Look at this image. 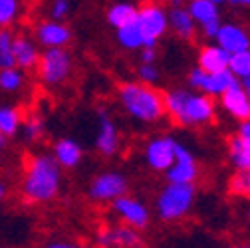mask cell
I'll return each instance as SVG.
<instances>
[{"label": "cell", "instance_id": "cell-30", "mask_svg": "<svg viewBox=\"0 0 250 248\" xmlns=\"http://www.w3.org/2000/svg\"><path fill=\"white\" fill-rule=\"evenodd\" d=\"M229 70L238 80H244L246 76H250V50H242V52L230 54V58H229Z\"/></svg>", "mask_w": 250, "mask_h": 248}, {"label": "cell", "instance_id": "cell-15", "mask_svg": "<svg viewBox=\"0 0 250 248\" xmlns=\"http://www.w3.org/2000/svg\"><path fill=\"white\" fill-rule=\"evenodd\" d=\"M214 40H216V46H221L229 54L250 50V34L238 24H221Z\"/></svg>", "mask_w": 250, "mask_h": 248}, {"label": "cell", "instance_id": "cell-13", "mask_svg": "<svg viewBox=\"0 0 250 248\" xmlns=\"http://www.w3.org/2000/svg\"><path fill=\"white\" fill-rule=\"evenodd\" d=\"M100 125L96 135V149L104 157H113L119 153V131L105 109H100Z\"/></svg>", "mask_w": 250, "mask_h": 248}, {"label": "cell", "instance_id": "cell-9", "mask_svg": "<svg viewBox=\"0 0 250 248\" xmlns=\"http://www.w3.org/2000/svg\"><path fill=\"white\" fill-rule=\"evenodd\" d=\"M96 242L100 248H141L143 240L139 230L133 227H102L96 234Z\"/></svg>", "mask_w": 250, "mask_h": 248}, {"label": "cell", "instance_id": "cell-21", "mask_svg": "<svg viewBox=\"0 0 250 248\" xmlns=\"http://www.w3.org/2000/svg\"><path fill=\"white\" fill-rule=\"evenodd\" d=\"M135 18H137V6L133 2H129V0H119V2L111 4L105 12L107 24L115 30L129 24V22H135Z\"/></svg>", "mask_w": 250, "mask_h": 248}, {"label": "cell", "instance_id": "cell-44", "mask_svg": "<svg viewBox=\"0 0 250 248\" xmlns=\"http://www.w3.org/2000/svg\"><path fill=\"white\" fill-rule=\"evenodd\" d=\"M246 216H248V221H250V208H248V214H246Z\"/></svg>", "mask_w": 250, "mask_h": 248}, {"label": "cell", "instance_id": "cell-28", "mask_svg": "<svg viewBox=\"0 0 250 248\" xmlns=\"http://www.w3.org/2000/svg\"><path fill=\"white\" fill-rule=\"evenodd\" d=\"M12 40H14L12 30L10 28H0V70L16 66L14 56H12Z\"/></svg>", "mask_w": 250, "mask_h": 248}, {"label": "cell", "instance_id": "cell-12", "mask_svg": "<svg viewBox=\"0 0 250 248\" xmlns=\"http://www.w3.org/2000/svg\"><path fill=\"white\" fill-rule=\"evenodd\" d=\"M175 143H177V139H173L169 135L153 137L145 145V161H147V165L153 171L165 173L175 161Z\"/></svg>", "mask_w": 250, "mask_h": 248}, {"label": "cell", "instance_id": "cell-20", "mask_svg": "<svg viewBox=\"0 0 250 248\" xmlns=\"http://www.w3.org/2000/svg\"><path fill=\"white\" fill-rule=\"evenodd\" d=\"M229 161L240 173L250 171V137L238 133L229 139Z\"/></svg>", "mask_w": 250, "mask_h": 248}, {"label": "cell", "instance_id": "cell-37", "mask_svg": "<svg viewBox=\"0 0 250 248\" xmlns=\"http://www.w3.org/2000/svg\"><path fill=\"white\" fill-rule=\"evenodd\" d=\"M229 4L236 8H250V0H229Z\"/></svg>", "mask_w": 250, "mask_h": 248}, {"label": "cell", "instance_id": "cell-46", "mask_svg": "<svg viewBox=\"0 0 250 248\" xmlns=\"http://www.w3.org/2000/svg\"><path fill=\"white\" fill-rule=\"evenodd\" d=\"M248 248H250V244H248Z\"/></svg>", "mask_w": 250, "mask_h": 248}, {"label": "cell", "instance_id": "cell-14", "mask_svg": "<svg viewBox=\"0 0 250 248\" xmlns=\"http://www.w3.org/2000/svg\"><path fill=\"white\" fill-rule=\"evenodd\" d=\"M12 56H14V64L16 68H20L22 72L26 70H34L40 58V46L36 44V40H32L30 36L24 34H14L12 40Z\"/></svg>", "mask_w": 250, "mask_h": 248}, {"label": "cell", "instance_id": "cell-1", "mask_svg": "<svg viewBox=\"0 0 250 248\" xmlns=\"http://www.w3.org/2000/svg\"><path fill=\"white\" fill-rule=\"evenodd\" d=\"M62 167L52 153H36L28 159L22 175V197L30 205H44L54 201L62 189Z\"/></svg>", "mask_w": 250, "mask_h": 248}, {"label": "cell", "instance_id": "cell-26", "mask_svg": "<svg viewBox=\"0 0 250 248\" xmlns=\"http://www.w3.org/2000/svg\"><path fill=\"white\" fill-rule=\"evenodd\" d=\"M24 85H26V80L20 68L12 66V68L0 70V91H4V94H18Z\"/></svg>", "mask_w": 250, "mask_h": 248}, {"label": "cell", "instance_id": "cell-43", "mask_svg": "<svg viewBox=\"0 0 250 248\" xmlns=\"http://www.w3.org/2000/svg\"><path fill=\"white\" fill-rule=\"evenodd\" d=\"M210 2H214L216 6H221V4H229V0H210Z\"/></svg>", "mask_w": 250, "mask_h": 248}, {"label": "cell", "instance_id": "cell-24", "mask_svg": "<svg viewBox=\"0 0 250 248\" xmlns=\"http://www.w3.org/2000/svg\"><path fill=\"white\" fill-rule=\"evenodd\" d=\"M22 111L14 105H0V133L14 137L20 133Z\"/></svg>", "mask_w": 250, "mask_h": 248}, {"label": "cell", "instance_id": "cell-7", "mask_svg": "<svg viewBox=\"0 0 250 248\" xmlns=\"http://www.w3.org/2000/svg\"><path fill=\"white\" fill-rule=\"evenodd\" d=\"M187 83H189L191 89L195 91H201V94H207L210 98H218L223 96L225 91L236 83H240V80L229 70H221V72H212V74H207L205 70H201L199 66L193 68L189 72V78H187Z\"/></svg>", "mask_w": 250, "mask_h": 248}, {"label": "cell", "instance_id": "cell-45", "mask_svg": "<svg viewBox=\"0 0 250 248\" xmlns=\"http://www.w3.org/2000/svg\"><path fill=\"white\" fill-rule=\"evenodd\" d=\"M232 248H244V246H232Z\"/></svg>", "mask_w": 250, "mask_h": 248}, {"label": "cell", "instance_id": "cell-11", "mask_svg": "<svg viewBox=\"0 0 250 248\" xmlns=\"http://www.w3.org/2000/svg\"><path fill=\"white\" fill-rule=\"evenodd\" d=\"M111 207H113V212L125 225H129V227H133L137 230L145 228L149 225V221H151V212H149L147 205L137 201V199H133V197L121 195L111 203Z\"/></svg>", "mask_w": 250, "mask_h": 248}, {"label": "cell", "instance_id": "cell-34", "mask_svg": "<svg viewBox=\"0 0 250 248\" xmlns=\"http://www.w3.org/2000/svg\"><path fill=\"white\" fill-rule=\"evenodd\" d=\"M155 60H157V48H149V46L139 48V62L141 64H155Z\"/></svg>", "mask_w": 250, "mask_h": 248}, {"label": "cell", "instance_id": "cell-10", "mask_svg": "<svg viewBox=\"0 0 250 248\" xmlns=\"http://www.w3.org/2000/svg\"><path fill=\"white\" fill-rule=\"evenodd\" d=\"M72 28L66 22L42 20L34 28V40L42 48H66L72 42Z\"/></svg>", "mask_w": 250, "mask_h": 248}, {"label": "cell", "instance_id": "cell-5", "mask_svg": "<svg viewBox=\"0 0 250 248\" xmlns=\"http://www.w3.org/2000/svg\"><path fill=\"white\" fill-rule=\"evenodd\" d=\"M214 113L216 105L210 96L201 94V91H189L179 113L173 119L181 127H201L214 119Z\"/></svg>", "mask_w": 250, "mask_h": 248}, {"label": "cell", "instance_id": "cell-32", "mask_svg": "<svg viewBox=\"0 0 250 248\" xmlns=\"http://www.w3.org/2000/svg\"><path fill=\"white\" fill-rule=\"evenodd\" d=\"M137 76H139V82L141 83H157L161 74H159V68L155 64H139V70H137Z\"/></svg>", "mask_w": 250, "mask_h": 248}, {"label": "cell", "instance_id": "cell-16", "mask_svg": "<svg viewBox=\"0 0 250 248\" xmlns=\"http://www.w3.org/2000/svg\"><path fill=\"white\" fill-rule=\"evenodd\" d=\"M221 98V105L223 109L236 121H244L250 117V100L246 96V91L240 83L229 87L223 96H218Z\"/></svg>", "mask_w": 250, "mask_h": 248}, {"label": "cell", "instance_id": "cell-35", "mask_svg": "<svg viewBox=\"0 0 250 248\" xmlns=\"http://www.w3.org/2000/svg\"><path fill=\"white\" fill-rule=\"evenodd\" d=\"M44 248H89L85 244L80 242H68V240H56V242H48Z\"/></svg>", "mask_w": 250, "mask_h": 248}, {"label": "cell", "instance_id": "cell-4", "mask_svg": "<svg viewBox=\"0 0 250 248\" xmlns=\"http://www.w3.org/2000/svg\"><path fill=\"white\" fill-rule=\"evenodd\" d=\"M36 74L42 85L46 87H60L66 83L74 72V60L66 48H44L40 52Z\"/></svg>", "mask_w": 250, "mask_h": 248}, {"label": "cell", "instance_id": "cell-41", "mask_svg": "<svg viewBox=\"0 0 250 248\" xmlns=\"http://www.w3.org/2000/svg\"><path fill=\"white\" fill-rule=\"evenodd\" d=\"M244 185H246V193H244V197L250 199V171H244Z\"/></svg>", "mask_w": 250, "mask_h": 248}, {"label": "cell", "instance_id": "cell-17", "mask_svg": "<svg viewBox=\"0 0 250 248\" xmlns=\"http://www.w3.org/2000/svg\"><path fill=\"white\" fill-rule=\"evenodd\" d=\"M52 157L62 169H76L83 159V149L76 139L62 137L52 147Z\"/></svg>", "mask_w": 250, "mask_h": 248}, {"label": "cell", "instance_id": "cell-31", "mask_svg": "<svg viewBox=\"0 0 250 248\" xmlns=\"http://www.w3.org/2000/svg\"><path fill=\"white\" fill-rule=\"evenodd\" d=\"M72 8H74L72 0H52V4H50V18L58 20V22H64L72 14Z\"/></svg>", "mask_w": 250, "mask_h": 248}, {"label": "cell", "instance_id": "cell-29", "mask_svg": "<svg viewBox=\"0 0 250 248\" xmlns=\"http://www.w3.org/2000/svg\"><path fill=\"white\" fill-rule=\"evenodd\" d=\"M22 12V0H0V28H10Z\"/></svg>", "mask_w": 250, "mask_h": 248}, {"label": "cell", "instance_id": "cell-27", "mask_svg": "<svg viewBox=\"0 0 250 248\" xmlns=\"http://www.w3.org/2000/svg\"><path fill=\"white\" fill-rule=\"evenodd\" d=\"M20 133L24 143H38L46 133V123L40 115H30L28 119H22Z\"/></svg>", "mask_w": 250, "mask_h": 248}, {"label": "cell", "instance_id": "cell-40", "mask_svg": "<svg viewBox=\"0 0 250 248\" xmlns=\"http://www.w3.org/2000/svg\"><path fill=\"white\" fill-rule=\"evenodd\" d=\"M240 85L244 87V91H246V96H248V100H250V76H246L244 80H240Z\"/></svg>", "mask_w": 250, "mask_h": 248}, {"label": "cell", "instance_id": "cell-33", "mask_svg": "<svg viewBox=\"0 0 250 248\" xmlns=\"http://www.w3.org/2000/svg\"><path fill=\"white\" fill-rule=\"evenodd\" d=\"M221 18H216V20H210V22H207V24H203L201 26V30H203V34L208 38V40H214L216 38V34H218V28H221Z\"/></svg>", "mask_w": 250, "mask_h": 248}, {"label": "cell", "instance_id": "cell-39", "mask_svg": "<svg viewBox=\"0 0 250 248\" xmlns=\"http://www.w3.org/2000/svg\"><path fill=\"white\" fill-rule=\"evenodd\" d=\"M8 141H10V137H8V135L0 133V153H2V151H6V149H8Z\"/></svg>", "mask_w": 250, "mask_h": 248}, {"label": "cell", "instance_id": "cell-42", "mask_svg": "<svg viewBox=\"0 0 250 248\" xmlns=\"http://www.w3.org/2000/svg\"><path fill=\"white\" fill-rule=\"evenodd\" d=\"M167 2H169L171 6H183V4L187 2V0H167Z\"/></svg>", "mask_w": 250, "mask_h": 248}, {"label": "cell", "instance_id": "cell-8", "mask_svg": "<svg viewBox=\"0 0 250 248\" xmlns=\"http://www.w3.org/2000/svg\"><path fill=\"white\" fill-rule=\"evenodd\" d=\"M127 177L119 171H104L87 185V199L96 203H113L117 197L127 195Z\"/></svg>", "mask_w": 250, "mask_h": 248}, {"label": "cell", "instance_id": "cell-25", "mask_svg": "<svg viewBox=\"0 0 250 248\" xmlns=\"http://www.w3.org/2000/svg\"><path fill=\"white\" fill-rule=\"evenodd\" d=\"M115 36L121 48L125 50H139L143 46V36H141V30L135 22H129L121 28L115 30Z\"/></svg>", "mask_w": 250, "mask_h": 248}, {"label": "cell", "instance_id": "cell-36", "mask_svg": "<svg viewBox=\"0 0 250 248\" xmlns=\"http://www.w3.org/2000/svg\"><path fill=\"white\" fill-rule=\"evenodd\" d=\"M238 133L244 135V137H250V117L244 119V121H240V129H238Z\"/></svg>", "mask_w": 250, "mask_h": 248}, {"label": "cell", "instance_id": "cell-23", "mask_svg": "<svg viewBox=\"0 0 250 248\" xmlns=\"http://www.w3.org/2000/svg\"><path fill=\"white\" fill-rule=\"evenodd\" d=\"M167 183H195L199 177L197 161H173V165L165 171Z\"/></svg>", "mask_w": 250, "mask_h": 248}, {"label": "cell", "instance_id": "cell-22", "mask_svg": "<svg viewBox=\"0 0 250 248\" xmlns=\"http://www.w3.org/2000/svg\"><path fill=\"white\" fill-rule=\"evenodd\" d=\"M185 8L189 10V14L197 26H203L210 20L221 18V10H218V6L214 2H210V0H189Z\"/></svg>", "mask_w": 250, "mask_h": 248}, {"label": "cell", "instance_id": "cell-18", "mask_svg": "<svg viewBox=\"0 0 250 248\" xmlns=\"http://www.w3.org/2000/svg\"><path fill=\"white\" fill-rule=\"evenodd\" d=\"M167 18H169V28L179 38H183V40H193L195 38L197 24H195V20L191 18L189 10H187L185 6H171V10L167 12Z\"/></svg>", "mask_w": 250, "mask_h": 248}, {"label": "cell", "instance_id": "cell-2", "mask_svg": "<svg viewBox=\"0 0 250 248\" xmlns=\"http://www.w3.org/2000/svg\"><path fill=\"white\" fill-rule=\"evenodd\" d=\"M121 107L141 123H157L165 115L163 94L139 82H123L117 87Z\"/></svg>", "mask_w": 250, "mask_h": 248}, {"label": "cell", "instance_id": "cell-19", "mask_svg": "<svg viewBox=\"0 0 250 248\" xmlns=\"http://www.w3.org/2000/svg\"><path fill=\"white\" fill-rule=\"evenodd\" d=\"M229 58L230 54L225 52L221 46H205L201 52H199V58H197V66L201 70H205L207 74H212V72H221L225 68H229Z\"/></svg>", "mask_w": 250, "mask_h": 248}, {"label": "cell", "instance_id": "cell-6", "mask_svg": "<svg viewBox=\"0 0 250 248\" xmlns=\"http://www.w3.org/2000/svg\"><path fill=\"white\" fill-rule=\"evenodd\" d=\"M135 24L141 30L143 46L157 48V42L167 34V30H169L167 10L157 2H147V4L137 8Z\"/></svg>", "mask_w": 250, "mask_h": 248}, {"label": "cell", "instance_id": "cell-3", "mask_svg": "<svg viewBox=\"0 0 250 248\" xmlns=\"http://www.w3.org/2000/svg\"><path fill=\"white\" fill-rule=\"evenodd\" d=\"M195 183H167L155 203L157 216L165 223H177L185 219L195 205Z\"/></svg>", "mask_w": 250, "mask_h": 248}, {"label": "cell", "instance_id": "cell-38", "mask_svg": "<svg viewBox=\"0 0 250 248\" xmlns=\"http://www.w3.org/2000/svg\"><path fill=\"white\" fill-rule=\"evenodd\" d=\"M8 197V185L4 181H0V203Z\"/></svg>", "mask_w": 250, "mask_h": 248}]
</instances>
